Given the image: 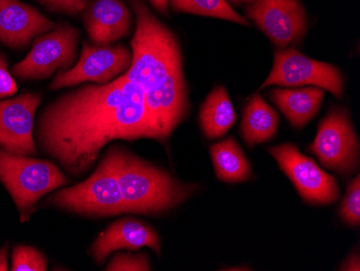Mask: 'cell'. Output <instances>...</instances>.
I'll return each instance as SVG.
<instances>
[{"instance_id":"cell-17","label":"cell","mask_w":360,"mask_h":271,"mask_svg":"<svg viewBox=\"0 0 360 271\" xmlns=\"http://www.w3.org/2000/svg\"><path fill=\"white\" fill-rule=\"evenodd\" d=\"M236 120V109L224 87L214 89L200 111V125L210 139L224 137Z\"/></svg>"},{"instance_id":"cell-8","label":"cell","mask_w":360,"mask_h":271,"mask_svg":"<svg viewBox=\"0 0 360 271\" xmlns=\"http://www.w3.org/2000/svg\"><path fill=\"white\" fill-rule=\"evenodd\" d=\"M268 151L305 202L325 206L339 200L340 186L335 177L323 171L311 158L302 155L296 145H278L270 147Z\"/></svg>"},{"instance_id":"cell-14","label":"cell","mask_w":360,"mask_h":271,"mask_svg":"<svg viewBox=\"0 0 360 271\" xmlns=\"http://www.w3.org/2000/svg\"><path fill=\"white\" fill-rule=\"evenodd\" d=\"M143 246H148L160 254L161 244L157 232L141 220L124 218L112 222L97 237L92 246V255L97 263H102L116 251L122 248L137 251Z\"/></svg>"},{"instance_id":"cell-7","label":"cell","mask_w":360,"mask_h":271,"mask_svg":"<svg viewBox=\"0 0 360 271\" xmlns=\"http://www.w3.org/2000/svg\"><path fill=\"white\" fill-rule=\"evenodd\" d=\"M132 53L123 44L84 42L80 58L74 68L58 72L50 84L51 90L75 87L84 82L106 84L129 70Z\"/></svg>"},{"instance_id":"cell-26","label":"cell","mask_w":360,"mask_h":271,"mask_svg":"<svg viewBox=\"0 0 360 271\" xmlns=\"http://www.w3.org/2000/svg\"><path fill=\"white\" fill-rule=\"evenodd\" d=\"M359 255H358V253L352 255L351 258L341 266V270H359Z\"/></svg>"},{"instance_id":"cell-25","label":"cell","mask_w":360,"mask_h":271,"mask_svg":"<svg viewBox=\"0 0 360 271\" xmlns=\"http://www.w3.org/2000/svg\"><path fill=\"white\" fill-rule=\"evenodd\" d=\"M18 87L8 70L7 61L0 54V99L15 94Z\"/></svg>"},{"instance_id":"cell-24","label":"cell","mask_w":360,"mask_h":271,"mask_svg":"<svg viewBox=\"0 0 360 271\" xmlns=\"http://www.w3.org/2000/svg\"><path fill=\"white\" fill-rule=\"evenodd\" d=\"M41 5L51 11L76 15L79 12L84 11V8L90 3V0H38Z\"/></svg>"},{"instance_id":"cell-16","label":"cell","mask_w":360,"mask_h":271,"mask_svg":"<svg viewBox=\"0 0 360 271\" xmlns=\"http://www.w3.org/2000/svg\"><path fill=\"white\" fill-rule=\"evenodd\" d=\"M323 89L319 87L300 89H274L271 99L293 127H304L321 108Z\"/></svg>"},{"instance_id":"cell-12","label":"cell","mask_w":360,"mask_h":271,"mask_svg":"<svg viewBox=\"0 0 360 271\" xmlns=\"http://www.w3.org/2000/svg\"><path fill=\"white\" fill-rule=\"evenodd\" d=\"M39 95L26 93L0 102V146L20 156L36 155L34 118L39 106Z\"/></svg>"},{"instance_id":"cell-9","label":"cell","mask_w":360,"mask_h":271,"mask_svg":"<svg viewBox=\"0 0 360 271\" xmlns=\"http://www.w3.org/2000/svg\"><path fill=\"white\" fill-rule=\"evenodd\" d=\"M314 86L328 90L338 99L343 94V77L328 63L307 58L293 46L275 53L274 65L261 89L270 86Z\"/></svg>"},{"instance_id":"cell-18","label":"cell","mask_w":360,"mask_h":271,"mask_svg":"<svg viewBox=\"0 0 360 271\" xmlns=\"http://www.w3.org/2000/svg\"><path fill=\"white\" fill-rule=\"evenodd\" d=\"M278 123L280 117L276 111L260 95H255L243 115V139L250 147L270 141L276 134Z\"/></svg>"},{"instance_id":"cell-27","label":"cell","mask_w":360,"mask_h":271,"mask_svg":"<svg viewBox=\"0 0 360 271\" xmlns=\"http://www.w3.org/2000/svg\"><path fill=\"white\" fill-rule=\"evenodd\" d=\"M149 1L155 9L159 10L162 13H167L169 11V0H149Z\"/></svg>"},{"instance_id":"cell-4","label":"cell","mask_w":360,"mask_h":271,"mask_svg":"<svg viewBox=\"0 0 360 271\" xmlns=\"http://www.w3.org/2000/svg\"><path fill=\"white\" fill-rule=\"evenodd\" d=\"M0 179L26 218L40 198L68 184V177L54 163L15 155L4 149H0Z\"/></svg>"},{"instance_id":"cell-10","label":"cell","mask_w":360,"mask_h":271,"mask_svg":"<svg viewBox=\"0 0 360 271\" xmlns=\"http://www.w3.org/2000/svg\"><path fill=\"white\" fill-rule=\"evenodd\" d=\"M80 30L63 24L51 33L36 39L25 58L12 68V74L21 79H44L56 70H68L76 61Z\"/></svg>"},{"instance_id":"cell-29","label":"cell","mask_w":360,"mask_h":271,"mask_svg":"<svg viewBox=\"0 0 360 271\" xmlns=\"http://www.w3.org/2000/svg\"><path fill=\"white\" fill-rule=\"evenodd\" d=\"M230 3L233 4V5L238 6L240 5V4L243 3H252V1H254V0H229Z\"/></svg>"},{"instance_id":"cell-5","label":"cell","mask_w":360,"mask_h":271,"mask_svg":"<svg viewBox=\"0 0 360 271\" xmlns=\"http://www.w3.org/2000/svg\"><path fill=\"white\" fill-rule=\"evenodd\" d=\"M49 203L70 213L91 218L127 213L118 179L105 157L88 179L58 190L49 198Z\"/></svg>"},{"instance_id":"cell-23","label":"cell","mask_w":360,"mask_h":271,"mask_svg":"<svg viewBox=\"0 0 360 271\" xmlns=\"http://www.w3.org/2000/svg\"><path fill=\"white\" fill-rule=\"evenodd\" d=\"M107 271H149L151 270L148 255L119 253L107 265Z\"/></svg>"},{"instance_id":"cell-3","label":"cell","mask_w":360,"mask_h":271,"mask_svg":"<svg viewBox=\"0 0 360 271\" xmlns=\"http://www.w3.org/2000/svg\"><path fill=\"white\" fill-rule=\"evenodd\" d=\"M105 158L118 179L127 213H163L183 203L199 188L177 181L124 147H111Z\"/></svg>"},{"instance_id":"cell-1","label":"cell","mask_w":360,"mask_h":271,"mask_svg":"<svg viewBox=\"0 0 360 271\" xmlns=\"http://www.w3.org/2000/svg\"><path fill=\"white\" fill-rule=\"evenodd\" d=\"M163 141L145 93L124 74L106 84H84L60 95L38 120L40 149L72 177L92 168L101 151L115 139Z\"/></svg>"},{"instance_id":"cell-21","label":"cell","mask_w":360,"mask_h":271,"mask_svg":"<svg viewBox=\"0 0 360 271\" xmlns=\"http://www.w3.org/2000/svg\"><path fill=\"white\" fill-rule=\"evenodd\" d=\"M11 270L46 271V260L39 251L32 246H15L12 256Z\"/></svg>"},{"instance_id":"cell-20","label":"cell","mask_w":360,"mask_h":271,"mask_svg":"<svg viewBox=\"0 0 360 271\" xmlns=\"http://www.w3.org/2000/svg\"><path fill=\"white\" fill-rule=\"evenodd\" d=\"M172 8L177 12L199 14L204 17L218 18L242 25L250 26V22L234 11L226 0H169Z\"/></svg>"},{"instance_id":"cell-19","label":"cell","mask_w":360,"mask_h":271,"mask_svg":"<svg viewBox=\"0 0 360 271\" xmlns=\"http://www.w3.org/2000/svg\"><path fill=\"white\" fill-rule=\"evenodd\" d=\"M216 175L226 183H242L252 177V167L238 141L233 137L210 147Z\"/></svg>"},{"instance_id":"cell-11","label":"cell","mask_w":360,"mask_h":271,"mask_svg":"<svg viewBox=\"0 0 360 271\" xmlns=\"http://www.w3.org/2000/svg\"><path fill=\"white\" fill-rule=\"evenodd\" d=\"M246 15L280 48L298 44L307 30L299 0H254L246 8Z\"/></svg>"},{"instance_id":"cell-2","label":"cell","mask_w":360,"mask_h":271,"mask_svg":"<svg viewBox=\"0 0 360 271\" xmlns=\"http://www.w3.org/2000/svg\"><path fill=\"white\" fill-rule=\"evenodd\" d=\"M136 17L132 62L124 73L143 89L151 118L163 141L189 111L183 58L177 38L151 13L143 0H129Z\"/></svg>"},{"instance_id":"cell-13","label":"cell","mask_w":360,"mask_h":271,"mask_svg":"<svg viewBox=\"0 0 360 271\" xmlns=\"http://www.w3.org/2000/svg\"><path fill=\"white\" fill-rule=\"evenodd\" d=\"M56 23L20 0H0V42L19 48L35 36L56 27Z\"/></svg>"},{"instance_id":"cell-6","label":"cell","mask_w":360,"mask_h":271,"mask_svg":"<svg viewBox=\"0 0 360 271\" xmlns=\"http://www.w3.org/2000/svg\"><path fill=\"white\" fill-rule=\"evenodd\" d=\"M323 167L349 175L358 168L359 141L345 108H335L323 118L309 146Z\"/></svg>"},{"instance_id":"cell-28","label":"cell","mask_w":360,"mask_h":271,"mask_svg":"<svg viewBox=\"0 0 360 271\" xmlns=\"http://www.w3.org/2000/svg\"><path fill=\"white\" fill-rule=\"evenodd\" d=\"M8 268V248H0V271H7Z\"/></svg>"},{"instance_id":"cell-15","label":"cell","mask_w":360,"mask_h":271,"mask_svg":"<svg viewBox=\"0 0 360 271\" xmlns=\"http://www.w3.org/2000/svg\"><path fill=\"white\" fill-rule=\"evenodd\" d=\"M93 44H111L129 33L132 15L123 0H92L82 14Z\"/></svg>"},{"instance_id":"cell-22","label":"cell","mask_w":360,"mask_h":271,"mask_svg":"<svg viewBox=\"0 0 360 271\" xmlns=\"http://www.w3.org/2000/svg\"><path fill=\"white\" fill-rule=\"evenodd\" d=\"M340 216L347 225L358 227L360 224V177L359 175L351 182L347 188L341 208Z\"/></svg>"}]
</instances>
